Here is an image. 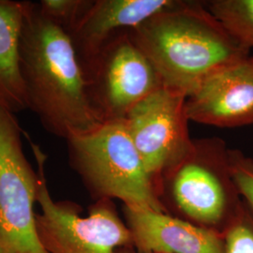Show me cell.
I'll return each mask as SVG.
<instances>
[{
  "label": "cell",
  "instance_id": "1",
  "mask_svg": "<svg viewBox=\"0 0 253 253\" xmlns=\"http://www.w3.org/2000/svg\"><path fill=\"white\" fill-rule=\"evenodd\" d=\"M18 68L27 109L49 133L67 140L101 124L71 37L30 1L19 40Z\"/></svg>",
  "mask_w": 253,
  "mask_h": 253
},
{
  "label": "cell",
  "instance_id": "2",
  "mask_svg": "<svg viewBox=\"0 0 253 253\" xmlns=\"http://www.w3.org/2000/svg\"><path fill=\"white\" fill-rule=\"evenodd\" d=\"M130 34L165 86L187 98L214 73L251 55L198 1L178 0Z\"/></svg>",
  "mask_w": 253,
  "mask_h": 253
},
{
  "label": "cell",
  "instance_id": "3",
  "mask_svg": "<svg viewBox=\"0 0 253 253\" xmlns=\"http://www.w3.org/2000/svg\"><path fill=\"white\" fill-rule=\"evenodd\" d=\"M229 150L219 137L193 139L188 153L161 176L166 212L224 234L243 205L230 172Z\"/></svg>",
  "mask_w": 253,
  "mask_h": 253
},
{
  "label": "cell",
  "instance_id": "4",
  "mask_svg": "<svg viewBox=\"0 0 253 253\" xmlns=\"http://www.w3.org/2000/svg\"><path fill=\"white\" fill-rule=\"evenodd\" d=\"M66 142L70 164L95 201L118 199L124 206L166 212L125 119L103 122Z\"/></svg>",
  "mask_w": 253,
  "mask_h": 253
},
{
  "label": "cell",
  "instance_id": "5",
  "mask_svg": "<svg viewBox=\"0 0 253 253\" xmlns=\"http://www.w3.org/2000/svg\"><path fill=\"white\" fill-rule=\"evenodd\" d=\"M38 164L39 187L36 213L39 241L46 253H134L131 234L118 215L113 200L95 201L82 216L78 205L54 201L46 183V154L30 142Z\"/></svg>",
  "mask_w": 253,
  "mask_h": 253
},
{
  "label": "cell",
  "instance_id": "6",
  "mask_svg": "<svg viewBox=\"0 0 253 253\" xmlns=\"http://www.w3.org/2000/svg\"><path fill=\"white\" fill-rule=\"evenodd\" d=\"M81 66L91 106L101 123L125 119L139 102L165 85L130 30L111 38Z\"/></svg>",
  "mask_w": 253,
  "mask_h": 253
},
{
  "label": "cell",
  "instance_id": "7",
  "mask_svg": "<svg viewBox=\"0 0 253 253\" xmlns=\"http://www.w3.org/2000/svg\"><path fill=\"white\" fill-rule=\"evenodd\" d=\"M14 114L0 108V253H46L39 241V174L28 163Z\"/></svg>",
  "mask_w": 253,
  "mask_h": 253
},
{
  "label": "cell",
  "instance_id": "8",
  "mask_svg": "<svg viewBox=\"0 0 253 253\" xmlns=\"http://www.w3.org/2000/svg\"><path fill=\"white\" fill-rule=\"evenodd\" d=\"M186 100L184 93L164 85L125 118L136 149L158 187L163 172L178 163L192 145Z\"/></svg>",
  "mask_w": 253,
  "mask_h": 253
},
{
  "label": "cell",
  "instance_id": "9",
  "mask_svg": "<svg viewBox=\"0 0 253 253\" xmlns=\"http://www.w3.org/2000/svg\"><path fill=\"white\" fill-rule=\"evenodd\" d=\"M190 121L217 127L253 124V56L227 66L186 100Z\"/></svg>",
  "mask_w": 253,
  "mask_h": 253
},
{
  "label": "cell",
  "instance_id": "10",
  "mask_svg": "<svg viewBox=\"0 0 253 253\" xmlns=\"http://www.w3.org/2000/svg\"><path fill=\"white\" fill-rule=\"evenodd\" d=\"M137 253H225L223 234L166 212L123 207Z\"/></svg>",
  "mask_w": 253,
  "mask_h": 253
},
{
  "label": "cell",
  "instance_id": "11",
  "mask_svg": "<svg viewBox=\"0 0 253 253\" xmlns=\"http://www.w3.org/2000/svg\"><path fill=\"white\" fill-rule=\"evenodd\" d=\"M178 0H93L70 33L81 65L118 33L132 30Z\"/></svg>",
  "mask_w": 253,
  "mask_h": 253
},
{
  "label": "cell",
  "instance_id": "12",
  "mask_svg": "<svg viewBox=\"0 0 253 253\" xmlns=\"http://www.w3.org/2000/svg\"><path fill=\"white\" fill-rule=\"evenodd\" d=\"M27 1L0 0V108L11 114L27 110L18 68L20 35Z\"/></svg>",
  "mask_w": 253,
  "mask_h": 253
},
{
  "label": "cell",
  "instance_id": "13",
  "mask_svg": "<svg viewBox=\"0 0 253 253\" xmlns=\"http://www.w3.org/2000/svg\"><path fill=\"white\" fill-rule=\"evenodd\" d=\"M208 10L235 41L251 52L253 49V0H212Z\"/></svg>",
  "mask_w": 253,
  "mask_h": 253
},
{
  "label": "cell",
  "instance_id": "14",
  "mask_svg": "<svg viewBox=\"0 0 253 253\" xmlns=\"http://www.w3.org/2000/svg\"><path fill=\"white\" fill-rule=\"evenodd\" d=\"M93 0H42L38 2L46 17L61 27L68 35L73 31Z\"/></svg>",
  "mask_w": 253,
  "mask_h": 253
},
{
  "label": "cell",
  "instance_id": "15",
  "mask_svg": "<svg viewBox=\"0 0 253 253\" xmlns=\"http://www.w3.org/2000/svg\"><path fill=\"white\" fill-rule=\"evenodd\" d=\"M223 235L225 253H253V215L244 202Z\"/></svg>",
  "mask_w": 253,
  "mask_h": 253
},
{
  "label": "cell",
  "instance_id": "16",
  "mask_svg": "<svg viewBox=\"0 0 253 253\" xmlns=\"http://www.w3.org/2000/svg\"><path fill=\"white\" fill-rule=\"evenodd\" d=\"M229 166L237 191L253 215V159L230 148Z\"/></svg>",
  "mask_w": 253,
  "mask_h": 253
}]
</instances>
